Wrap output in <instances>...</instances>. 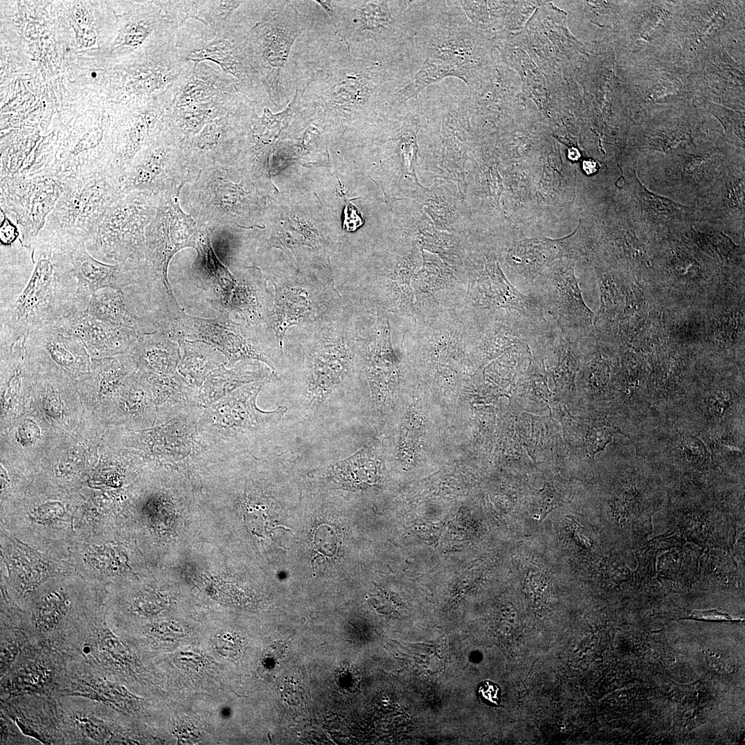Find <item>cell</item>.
<instances>
[{
	"label": "cell",
	"mask_w": 745,
	"mask_h": 745,
	"mask_svg": "<svg viewBox=\"0 0 745 745\" xmlns=\"http://www.w3.org/2000/svg\"><path fill=\"white\" fill-rule=\"evenodd\" d=\"M347 308L312 324L301 344L299 365L284 375L290 379L288 410L314 428L342 417L344 396L357 370L361 371L356 341L359 330Z\"/></svg>",
	"instance_id": "cell-1"
},
{
	"label": "cell",
	"mask_w": 745,
	"mask_h": 745,
	"mask_svg": "<svg viewBox=\"0 0 745 745\" xmlns=\"http://www.w3.org/2000/svg\"><path fill=\"white\" fill-rule=\"evenodd\" d=\"M268 383L246 384L204 407L197 430L210 464L239 455L264 457L281 452L279 438L288 409L258 408L257 397Z\"/></svg>",
	"instance_id": "cell-2"
},
{
	"label": "cell",
	"mask_w": 745,
	"mask_h": 745,
	"mask_svg": "<svg viewBox=\"0 0 745 745\" xmlns=\"http://www.w3.org/2000/svg\"><path fill=\"white\" fill-rule=\"evenodd\" d=\"M34 268L18 297L1 312V344L54 326L72 308L77 281L64 239L40 232L33 246Z\"/></svg>",
	"instance_id": "cell-3"
},
{
	"label": "cell",
	"mask_w": 745,
	"mask_h": 745,
	"mask_svg": "<svg viewBox=\"0 0 745 745\" xmlns=\"http://www.w3.org/2000/svg\"><path fill=\"white\" fill-rule=\"evenodd\" d=\"M37 477L43 481V492L32 484L37 493L29 487L24 498L1 517L8 533L24 543L59 559H68L77 537L74 524L81 496Z\"/></svg>",
	"instance_id": "cell-4"
},
{
	"label": "cell",
	"mask_w": 745,
	"mask_h": 745,
	"mask_svg": "<svg viewBox=\"0 0 745 745\" xmlns=\"http://www.w3.org/2000/svg\"><path fill=\"white\" fill-rule=\"evenodd\" d=\"M157 329L176 341H199L213 347L228 359L230 366L242 361H257L267 365L275 377L288 371L284 349L271 332L238 324L221 312L211 319L181 315L157 323Z\"/></svg>",
	"instance_id": "cell-5"
},
{
	"label": "cell",
	"mask_w": 745,
	"mask_h": 745,
	"mask_svg": "<svg viewBox=\"0 0 745 745\" xmlns=\"http://www.w3.org/2000/svg\"><path fill=\"white\" fill-rule=\"evenodd\" d=\"M203 409L202 406H194L169 421L143 430L111 427L108 429L110 444L137 453L146 465L170 466L194 477L210 464L197 430Z\"/></svg>",
	"instance_id": "cell-6"
},
{
	"label": "cell",
	"mask_w": 745,
	"mask_h": 745,
	"mask_svg": "<svg viewBox=\"0 0 745 745\" xmlns=\"http://www.w3.org/2000/svg\"><path fill=\"white\" fill-rule=\"evenodd\" d=\"M466 239L467 292L459 309L475 315L504 312L538 326H547L540 303L531 294L522 292L509 281L495 248Z\"/></svg>",
	"instance_id": "cell-7"
},
{
	"label": "cell",
	"mask_w": 745,
	"mask_h": 745,
	"mask_svg": "<svg viewBox=\"0 0 745 745\" xmlns=\"http://www.w3.org/2000/svg\"><path fill=\"white\" fill-rule=\"evenodd\" d=\"M422 264L419 244L398 235L375 270L354 286L358 300L383 309L406 327L415 317L412 280Z\"/></svg>",
	"instance_id": "cell-8"
},
{
	"label": "cell",
	"mask_w": 745,
	"mask_h": 745,
	"mask_svg": "<svg viewBox=\"0 0 745 745\" xmlns=\"http://www.w3.org/2000/svg\"><path fill=\"white\" fill-rule=\"evenodd\" d=\"M269 327L284 349L287 330L332 318L347 308L330 279L297 276L274 278Z\"/></svg>",
	"instance_id": "cell-9"
},
{
	"label": "cell",
	"mask_w": 745,
	"mask_h": 745,
	"mask_svg": "<svg viewBox=\"0 0 745 745\" xmlns=\"http://www.w3.org/2000/svg\"><path fill=\"white\" fill-rule=\"evenodd\" d=\"M116 175L98 171L64 185V190L47 217L41 231L85 240L121 197Z\"/></svg>",
	"instance_id": "cell-10"
},
{
	"label": "cell",
	"mask_w": 745,
	"mask_h": 745,
	"mask_svg": "<svg viewBox=\"0 0 745 745\" xmlns=\"http://www.w3.org/2000/svg\"><path fill=\"white\" fill-rule=\"evenodd\" d=\"M572 259H559L537 278L528 294L555 320L565 338L579 342L590 331L595 316L586 304Z\"/></svg>",
	"instance_id": "cell-11"
},
{
	"label": "cell",
	"mask_w": 745,
	"mask_h": 745,
	"mask_svg": "<svg viewBox=\"0 0 745 745\" xmlns=\"http://www.w3.org/2000/svg\"><path fill=\"white\" fill-rule=\"evenodd\" d=\"M147 210L137 197H119L84 240L97 259L110 264H141L146 255Z\"/></svg>",
	"instance_id": "cell-12"
},
{
	"label": "cell",
	"mask_w": 745,
	"mask_h": 745,
	"mask_svg": "<svg viewBox=\"0 0 745 745\" xmlns=\"http://www.w3.org/2000/svg\"><path fill=\"white\" fill-rule=\"evenodd\" d=\"M450 9L438 16L430 25L414 32L417 43L426 58L442 61L455 68L460 79L470 88L474 83L479 57L471 29L459 14L457 1H450Z\"/></svg>",
	"instance_id": "cell-13"
},
{
	"label": "cell",
	"mask_w": 745,
	"mask_h": 745,
	"mask_svg": "<svg viewBox=\"0 0 745 745\" xmlns=\"http://www.w3.org/2000/svg\"><path fill=\"white\" fill-rule=\"evenodd\" d=\"M375 309L373 325L359 331L356 341L362 373L380 409L390 402L399 388L401 364L393 346L390 316L379 307Z\"/></svg>",
	"instance_id": "cell-14"
},
{
	"label": "cell",
	"mask_w": 745,
	"mask_h": 745,
	"mask_svg": "<svg viewBox=\"0 0 745 745\" xmlns=\"http://www.w3.org/2000/svg\"><path fill=\"white\" fill-rule=\"evenodd\" d=\"M175 46L185 60L197 65L208 60L232 77L239 91L249 93L260 81L241 50L230 39L198 21L186 22L177 32Z\"/></svg>",
	"instance_id": "cell-15"
},
{
	"label": "cell",
	"mask_w": 745,
	"mask_h": 745,
	"mask_svg": "<svg viewBox=\"0 0 745 745\" xmlns=\"http://www.w3.org/2000/svg\"><path fill=\"white\" fill-rule=\"evenodd\" d=\"M138 370L130 352L92 358L90 370L75 379L84 408V419L107 428L119 393Z\"/></svg>",
	"instance_id": "cell-16"
},
{
	"label": "cell",
	"mask_w": 745,
	"mask_h": 745,
	"mask_svg": "<svg viewBox=\"0 0 745 745\" xmlns=\"http://www.w3.org/2000/svg\"><path fill=\"white\" fill-rule=\"evenodd\" d=\"M37 367L28 408L58 431L73 435L84 417L75 380L55 368Z\"/></svg>",
	"instance_id": "cell-17"
},
{
	"label": "cell",
	"mask_w": 745,
	"mask_h": 745,
	"mask_svg": "<svg viewBox=\"0 0 745 745\" xmlns=\"http://www.w3.org/2000/svg\"><path fill=\"white\" fill-rule=\"evenodd\" d=\"M163 219L162 226H150L146 232L143 279L148 288L158 293L172 290L168 267L173 255L186 247L195 249L199 237V232L190 225L192 221L179 208L177 199Z\"/></svg>",
	"instance_id": "cell-18"
},
{
	"label": "cell",
	"mask_w": 745,
	"mask_h": 745,
	"mask_svg": "<svg viewBox=\"0 0 745 745\" xmlns=\"http://www.w3.org/2000/svg\"><path fill=\"white\" fill-rule=\"evenodd\" d=\"M423 264L414 275L412 288L415 317H430L459 309L467 292L466 271L445 263L422 250Z\"/></svg>",
	"instance_id": "cell-19"
},
{
	"label": "cell",
	"mask_w": 745,
	"mask_h": 745,
	"mask_svg": "<svg viewBox=\"0 0 745 745\" xmlns=\"http://www.w3.org/2000/svg\"><path fill=\"white\" fill-rule=\"evenodd\" d=\"M63 239L77 281L76 296L70 315L86 312L92 295L100 289H123L138 284L141 264H106L90 254L84 240L75 237Z\"/></svg>",
	"instance_id": "cell-20"
},
{
	"label": "cell",
	"mask_w": 745,
	"mask_h": 745,
	"mask_svg": "<svg viewBox=\"0 0 745 745\" xmlns=\"http://www.w3.org/2000/svg\"><path fill=\"white\" fill-rule=\"evenodd\" d=\"M499 252L496 254L504 261V274L522 292H529L537 278L553 262L578 255L577 241L573 236L559 239L537 237L517 240L506 245Z\"/></svg>",
	"instance_id": "cell-21"
},
{
	"label": "cell",
	"mask_w": 745,
	"mask_h": 745,
	"mask_svg": "<svg viewBox=\"0 0 745 745\" xmlns=\"http://www.w3.org/2000/svg\"><path fill=\"white\" fill-rule=\"evenodd\" d=\"M1 456L37 473L70 436L58 431L28 408L1 431Z\"/></svg>",
	"instance_id": "cell-22"
},
{
	"label": "cell",
	"mask_w": 745,
	"mask_h": 745,
	"mask_svg": "<svg viewBox=\"0 0 745 745\" xmlns=\"http://www.w3.org/2000/svg\"><path fill=\"white\" fill-rule=\"evenodd\" d=\"M26 339L1 344V430L28 406L37 367L28 354Z\"/></svg>",
	"instance_id": "cell-23"
},
{
	"label": "cell",
	"mask_w": 745,
	"mask_h": 745,
	"mask_svg": "<svg viewBox=\"0 0 745 745\" xmlns=\"http://www.w3.org/2000/svg\"><path fill=\"white\" fill-rule=\"evenodd\" d=\"M466 121L459 108L441 117L440 130L430 144L427 163L431 177L455 183L466 193L465 163L468 155Z\"/></svg>",
	"instance_id": "cell-24"
},
{
	"label": "cell",
	"mask_w": 745,
	"mask_h": 745,
	"mask_svg": "<svg viewBox=\"0 0 745 745\" xmlns=\"http://www.w3.org/2000/svg\"><path fill=\"white\" fill-rule=\"evenodd\" d=\"M234 277L232 287L220 297L208 299L209 304L238 324L273 333L269 327L272 295L266 281L261 275Z\"/></svg>",
	"instance_id": "cell-25"
},
{
	"label": "cell",
	"mask_w": 745,
	"mask_h": 745,
	"mask_svg": "<svg viewBox=\"0 0 745 745\" xmlns=\"http://www.w3.org/2000/svg\"><path fill=\"white\" fill-rule=\"evenodd\" d=\"M54 326L81 342L91 359L129 352L140 335L134 328L102 321L86 311L66 316Z\"/></svg>",
	"instance_id": "cell-26"
},
{
	"label": "cell",
	"mask_w": 745,
	"mask_h": 745,
	"mask_svg": "<svg viewBox=\"0 0 745 745\" xmlns=\"http://www.w3.org/2000/svg\"><path fill=\"white\" fill-rule=\"evenodd\" d=\"M25 344L29 357L38 366L55 368L74 380L90 370L92 359L83 344L54 326L30 332Z\"/></svg>",
	"instance_id": "cell-27"
},
{
	"label": "cell",
	"mask_w": 745,
	"mask_h": 745,
	"mask_svg": "<svg viewBox=\"0 0 745 745\" xmlns=\"http://www.w3.org/2000/svg\"><path fill=\"white\" fill-rule=\"evenodd\" d=\"M411 199L437 230L466 235L464 194L455 183L435 180L430 188L423 187Z\"/></svg>",
	"instance_id": "cell-28"
},
{
	"label": "cell",
	"mask_w": 745,
	"mask_h": 745,
	"mask_svg": "<svg viewBox=\"0 0 745 745\" xmlns=\"http://www.w3.org/2000/svg\"><path fill=\"white\" fill-rule=\"evenodd\" d=\"M156 420L157 410L151 385L144 374L138 370L122 386L108 427L139 430L153 427Z\"/></svg>",
	"instance_id": "cell-29"
},
{
	"label": "cell",
	"mask_w": 745,
	"mask_h": 745,
	"mask_svg": "<svg viewBox=\"0 0 745 745\" xmlns=\"http://www.w3.org/2000/svg\"><path fill=\"white\" fill-rule=\"evenodd\" d=\"M374 445L328 466L323 477L332 488L345 490H366L377 485L382 476L384 460Z\"/></svg>",
	"instance_id": "cell-30"
},
{
	"label": "cell",
	"mask_w": 745,
	"mask_h": 745,
	"mask_svg": "<svg viewBox=\"0 0 745 745\" xmlns=\"http://www.w3.org/2000/svg\"><path fill=\"white\" fill-rule=\"evenodd\" d=\"M275 377L266 364L257 361H242L228 366L221 365L211 372L200 388V400L209 406L232 391L251 383L268 381Z\"/></svg>",
	"instance_id": "cell-31"
},
{
	"label": "cell",
	"mask_w": 745,
	"mask_h": 745,
	"mask_svg": "<svg viewBox=\"0 0 745 745\" xmlns=\"http://www.w3.org/2000/svg\"><path fill=\"white\" fill-rule=\"evenodd\" d=\"M237 93V84L232 77L201 62L193 66L168 106L203 103Z\"/></svg>",
	"instance_id": "cell-32"
},
{
	"label": "cell",
	"mask_w": 745,
	"mask_h": 745,
	"mask_svg": "<svg viewBox=\"0 0 745 745\" xmlns=\"http://www.w3.org/2000/svg\"><path fill=\"white\" fill-rule=\"evenodd\" d=\"M145 376L151 385L156 407L155 425L169 421L194 406H202L200 389L178 371L168 375Z\"/></svg>",
	"instance_id": "cell-33"
},
{
	"label": "cell",
	"mask_w": 745,
	"mask_h": 745,
	"mask_svg": "<svg viewBox=\"0 0 745 745\" xmlns=\"http://www.w3.org/2000/svg\"><path fill=\"white\" fill-rule=\"evenodd\" d=\"M129 352L135 360L138 370L145 375L175 373L181 357L179 344L161 330L140 335Z\"/></svg>",
	"instance_id": "cell-34"
},
{
	"label": "cell",
	"mask_w": 745,
	"mask_h": 745,
	"mask_svg": "<svg viewBox=\"0 0 745 745\" xmlns=\"http://www.w3.org/2000/svg\"><path fill=\"white\" fill-rule=\"evenodd\" d=\"M86 312L102 321L134 328L139 335L154 331L152 325L137 315L123 289L104 288L96 291Z\"/></svg>",
	"instance_id": "cell-35"
},
{
	"label": "cell",
	"mask_w": 745,
	"mask_h": 745,
	"mask_svg": "<svg viewBox=\"0 0 745 745\" xmlns=\"http://www.w3.org/2000/svg\"><path fill=\"white\" fill-rule=\"evenodd\" d=\"M355 10L357 30L365 38L389 37L401 45L408 39V30L390 11L388 1H359Z\"/></svg>",
	"instance_id": "cell-36"
},
{
	"label": "cell",
	"mask_w": 745,
	"mask_h": 745,
	"mask_svg": "<svg viewBox=\"0 0 745 745\" xmlns=\"http://www.w3.org/2000/svg\"><path fill=\"white\" fill-rule=\"evenodd\" d=\"M178 343L181 352L178 372L199 389L211 372L228 364L222 353L206 343L188 340Z\"/></svg>",
	"instance_id": "cell-37"
},
{
	"label": "cell",
	"mask_w": 745,
	"mask_h": 745,
	"mask_svg": "<svg viewBox=\"0 0 745 745\" xmlns=\"http://www.w3.org/2000/svg\"><path fill=\"white\" fill-rule=\"evenodd\" d=\"M195 250L198 257L196 264L197 277L201 287L212 290L215 298L226 293L235 283L234 275L219 261L211 246L207 232H199Z\"/></svg>",
	"instance_id": "cell-38"
},
{
	"label": "cell",
	"mask_w": 745,
	"mask_h": 745,
	"mask_svg": "<svg viewBox=\"0 0 745 745\" xmlns=\"http://www.w3.org/2000/svg\"><path fill=\"white\" fill-rule=\"evenodd\" d=\"M66 573H68L53 577L54 586L45 590L34 606L33 622L35 627L41 632L53 629L68 612L70 598L63 586Z\"/></svg>",
	"instance_id": "cell-39"
},
{
	"label": "cell",
	"mask_w": 745,
	"mask_h": 745,
	"mask_svg": "<svg viewBox=\"0 0 745 745\" xmlns=\"http://www.w3.org/2000/svg\"><path fill=\"white\" fill-rule=\"evenodd\" d=\"M416 241L422 250L437 255L445 263L458 270L466 271V239L464 235L431 228L421 232Z\"/></svg>",
	"instance_id": "cell-40"
},
{
	"label": "cell",
	"mask_w": 745,
	"mask_h": 745,
	"mask_svg": "<svg viewBox=\"0 0 745 745\" xmlns=\"http://www.w3.org/2000/svg\"><path fill=\"white\" fill-rule=\"evenodd\" d=\"M448 77L460 79V74L455 68L437 59L425 58L419 69L395 93L392 106L398 108L406 105L428 86Z\"/></svg>",
	"instance_id": "cell-41"
},
{
	"label": "cell",
	"mask_w": 745,
	"mask_h": 745,
	"mask_svg": "<svg viewBox=\"0 0 745 745\" xmlns=\"http://www.w3.org/2000/svg\"><path fill=\"white\" fill-rule=\"evenodd\" d=\"M243 3V1L231 0L201 1L196 21L221 35Z\"/></svg>",
	"instance_id": "cell-42"
},
{
	"label": "cell",
	"mask_w": 745,
	"mask_h": 745,
	"mask_svg": "<svg viewBox=\"0 0 745 745\" xmlns=\"http://www.w3.org/2000/svg\"><path fill=\"white\" fill-rule=\"evenodd\" d=\"M636 197L639 207L644 211L660 215H672L683 212L685 206L666 197L657 195L647 190L636 178Z\"/></svg>",
	"instance_id": "cell-43"
},
{
	"label": "cell",
	"mask_w": 745,
	"mask_h": 745,
	"mask_svg": "<svg viewBox=\"0 0 745 745\" xmlns=\"http://www.w3.org/2000/svg\"><path fill=\"white\" fill-rule=\"evenodd\" d=\"M201 1H155L163 14L179 30L189 19L197 20Z\"/></svg>",
	"instance_id": "cell-44"
},
{
	"label": "cell",
	"mask_w": 745,
	"mask_h": 745,
	"mask_svg": "<svg viewBox=\"0 0 745 745\" xmlns=\"http://www.w3.org/2000/svg\"><path fill=\"white\" fill-rule=\"evenodd\" d=\"M699 244L707 251L714 253L723 260H727L736 245L722 233L703 234L697 232Z\"/></svg>",
	"instance_id": "cell-45"
},
{
	"label": "cell",
	"mask_w": 745,
	"mask_h": 745,
	"mask_svg": "<svg viewBox=\"0 0 745 745\" xmlns=\"http://www.w3.org/2000/svg\"><path fill=\"white\" fill-rule=\"evenodd\" d=\"M77 719L81 730L90 739L101 743L108 740V728L102 720L86 716L79 717Z\"/></svg>",
	"instance_id": "cell-46"
},
{
	"label": "cell",
	"mask_w": 745,
	"mask_h": 745,
	"mask_svg": "<svg viewBox=\"0 0 745 745\" xmlns=\"http://www.w3.org/2000/svg\"><path fill=\"white\" fill-rule=\"evenodd\" d=\"M611 429L603 427L591 430L586 437V450L591 457L602 450L612 439Z\"/></svg>",
	"instance_id": "cell-47"
},
{
	"label": "cell",
	"mask_w": 745,
	"mask_h": 745,
	"mask_svg": "<svg viewBox=\"0 0 745 745\" xmlns=\"http://www.w3.org/2000/svg\"><path fill=\"white\" fill-rule=\"evenodd\" d=\"M337 684L341 688L348 691H355L359 684V674L350 665L341 666L335 673Z\"/></svg>",
	"instance_id": "cell-48"
},
{
	"label": "cell",
	"mask_w": 745,
	"mask_h": 745,
	"mask_svg": "<svg viewBox=\"0 0 745 745\" xmlns=\"http://www.w3.org/2000/svg\"><path fill=\"white\" fill-rule=\"evenodd\" d=\"M370 604L379 613L389 614L397 607L396 602L381 588L370 595Z\"/></svg>",
	"instance_id": "cell-49"
},
{
	"label": "cell",
	"mask_w": 745,
	"mask_h": 745,
	"mask_svg": "<svg viewBox=\"0 0 745 745\" xmlns=\"http://www.w3.org/2000/svg\"><path fill=\"white\" fill-rule=\"evenodd\" d=\"M19 677L20 683L26 688H36L46 682L48 672L43 668L32 667L23 671Z\"/></svg>",
	"instance_id": "cell-50"
},
{
	"label": "cell",
	"mask_w": 745,
	"mask_h": 745,
	"mask_svg": "<svg viewBox=\"0 0 745 745\" xmlns=\"http://www.w3.org/2000/svg\"><path fill=\"white\" fill-rule=\"evenodd\" d=\"M344 221L343 228L347 231H355L359 228L364 221L358 212L357 207L345 198Z\"/></svg>",
	"instance_id": "cell-51"
},
{
	"label": "cell",
	"mask_w": 745,
	"mask_h": 745,
	"mask_svg": "<svg viewBox=\"0 0 745 745\" xmlns=\"http://www.w3.org/2000/svg\"><path fill=\"white\" fill-rule=\"evenodd\" d=\"M3 218L1 220V244L3 246L12 244L19 236V230L16 226L7 217L4 211L1 210Z\"/></svg>",
	"instance_id": "cell-52"
},
{
	"label": "cell",
	"mask_w": 745,
	"mask_h": 745,
	"mask_svg": "<svg viewBox=\"0 0 745 745\" xmlns=\"http://www.w3.org/2000/svg\"><path fill=\"white\" fill-rule=\"evenodd\" d=\"M479 695L487 704L498 705L500 700L499 687L490 681H484L479 687Z\"/></svg>",
	"instance_id": "cell-53"
},
{
	"label": "cell",
	"mask_w": 745,
	"mask_h": 745,
	"mask_svg": "<svg viewBox=\"0 0 745 745\" xmlns=\"http://www.w3.org/2000/svg\"><path fill=\"white\" fill-rule=\"evenodd\" d=\"M19 652V647L14 643L3 646L1 652V670L5 671L13 662Z\"/></svg>",
	"instance_id": "cell-54"
},
{
	"label": "cell",
	"mask_w": 745,
	"mask_h": 745,
	"mask_svg": "<svg viewBox=\"0 0 745 745\" xmlns=\"http://www.w3.org/2000/svg\"><path fill=\"white\" fill-rule=\"evenodd\" d=\"M583 168L586 173L588 175L595 172L597 170V164L595 161L588 160L584 162Z\"/></svg>",
	"instance_id": "cell-55"
}]
</instances>
